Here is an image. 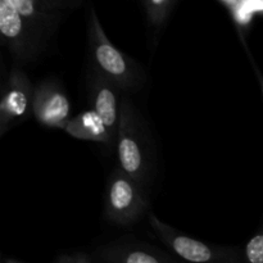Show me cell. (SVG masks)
Returning a JSON list of instances; mask_svg holds the SVG:
<instances>
[{
    "mask_svg": "<svg viewBox=\"0 0 263 263\" xmlns=\"http://www.w3.org/2000/svg\"><path fill=\"white\" fill-rule=\"evenodd\" d=\"M94 257L102 263H181L172 253L151 244L126 239L99 247Z\"/></svg>",
    "mask_w": 263,
    "mask_h": 263,
    "instance_id": "9",
    "label": "cell"
},
{
    "mask_svg": "<svg viewBox=\"0 0 263 263\" xmlns=\"http://www.w3.org/2000/svg\"><path fill=\"white\" fill-rule=\"evenodd\" d=\"M17 12L44 36L53 40L59 26L84 0H9Z\"/></svg>",
    "mask_w": 263,
    "mask_h": 263,
    "instance_id": "7",
    "label": "cell"
},
{
    "mask_svg": "<svg viewBox=\"0 0 263 263\" xmlns=\"http://www.w3.org/2000/svg\"><path fill=\"white\" fill-rule=\"evenodd\" d=\"M148 208L144 187L120 167L113 168L104 195V217L109 223L128 228L138 222Z\"/></svg>",
    "mask_w": 263,
    "mask_h": 263,
    "instance_id": "5",
    "label": "cell"
},
{
    "mask_svg": "<svg viewBox=\"0 0 263 263\" xmlns=\"http://www.w3.org/2000/svg\"><path fill=\"white\" fill-rule=\"evenodd\" d=\"M86 85L91 107L90 109L95 110L102 117L112 135L116 138L120 125L121 104H118L117 98L120 91L94 68L87 72Z\"/></svg>",
    "mask_w": 263,
    "mask_h": 263,
    "instance_id": "10",
    "label": "cell"
},
{
    "mask_svg": "<svg viewBox=\"0 0 263 263\" xmlns=\"http://www.w3.org/2000/svg\"><path fill=\"white\" fill-rule=\"evenodd\" d=\"M253 67H254V71H256V74H257V77H258V81H259V85H261L262 94H263V76H262V73H261V72H259L258 67H257L256 64H254V62H253Z\"/></svg>",
    "mask_w": 263,
    "mask_h": 263,
    "instance_id": "15",
    "label": "cell"
},
{
    "mask_svg": "<svg viewBox=\"0 0 263 263\" xmlns=\"http://www.w3.org/2000/svg\"><path fill=\"white\" fill-rule=\"evenodd\" d=\"M176 3L177 0H141L149 26L156 30L163 27Z\"/></svg>",
    "mask_w": 263,
    "mask_h": 263,
    "instance_id": "12",
    "label": "cell"
},
{
    "mask_svg": "<svg viewBox=\"0 0 263 263\" xmlns=\"http://www.w3.org/2000/svg\"><path fill=\"white\" fill-rule=\"evenodd\" d=\"M67 135L79 140L110 145L116 143V138L95 110L87 109L72 117L63 128Z\"/></svg>",
    "mask_w": 263,
    "mask_h": 263,
    "instance_id": "11",
    "label": "cell"
},
{
    "mask_svg": "<svg viewBox=\"0 0 263 263\" xmlns=\"http://www.w3.org/2000/svg\"><path fill=\"white\" fill-rule=\"evenodd\" d=\"M2 44L17 64L36 62L51 41L17 12L9 0H0Z\"/></svg>",
    "mask_w": 263,
    "mask_h": 263,
    "instance_id": "4",
    "label": "cell"
},
{
    "mask_svg": "<svg viewBox=\"0 0 263 263\" xmlns=\"http://www.w3.org/2000/svg\"><path fill=\"white\" fill-rule=\"evenodd\" d=\"M54 263H92L87 254L76 252V253L62 254L54 261Z\"/></svg>",
    "mask_w": 263,
    "mask_h": 263,
    "instance_id": "14",
    "label": "cell"
},
{
    "mask_svg": "<svg viewBox=\"0 0 263 263\" xmlns=\"http://www.w3.org/2000/svg\"><path fill=\"white\" fill-rule=\"evenodd\" d=\"M35 86L20 67H13L4 82L0 100V136H4L17 122L32 113Z\"/></svg>",
    "mask_w": 263,
    "mask_h": 263,
    "instance_id": "6",
    "label": "cell"
},
{
    "mask_svg": "<svg viewBox=\"0 0 263 263\" xmlns=\"http://www.w3.org/2000/svg\"><path fill=\"white\" fill-rule=\"evenodd\" d=\"M118 167L145 189L152 176V153L145 125L133 100L123 98L116 136Z\"/></svg>",
    "mask_w": 263,
    "mask_h": 263,
    "instance_id": "2",
    "label": "cell"
},
{
    "mask_svg": "<svg viewBox=\"0 0 263 263\" xmlns=\"http://www.w3.org/2000/svg\"><path fill=\"white\" fill-rule=\"evenodd\" d=\"M32 115L44 127L59 128L71 120V102L55 80H43L33 90Z\"/></svg>",
    "mask_w": 263,
    "mask_h": 263,
    "instance_id": "8",
    "label": "cell"
},
{
    "mask_svg": "<svg viewBox=\"0 0 263 263\" xmlns=\"http://www.w3.org/2000/svg\"><path fill=\"white\" fill-rule=\"evenodd\" d=\"M243 253L246 263H263V231L249 239Z\"/></svg>",
    "mask_w": 263,
    "mask_h": 263,
    "instance_id": "13",
    "label": "cell"
},
{
    "mask_svg": "<svg viewBox=\"0 0 263 263\" xmlns=\"http://www.w3.org/2000/svg\"><path fill=\"white\" fill-rule=\"evenodd\" d=\"M148 223L157 239L181 263H246L238 247L205 243L172 228L153 213L148 216Z\"/></svg>",
    "mask_w": 263,
    "mask_h": 263,
    "instance_id": "3",
    "label": "cell"
},
{
    "mask_svg": "<svg viewBox=\"0 0 263 263\" xmlns=\"http://www.w3.org/2000/svg\"><path fill=\"white\" fill-rule=\"evenodd\" d=\"M87 41L92 68L97 69L120 92H136L145 84L143 68L113 45L105 33L102 22L90 7L87 20Z\"/></svg>",
    "mask_w": 263,
    "mask_h": 263,
    "instance_id": "1",
    "label": "cell"
},
{
    "mask_svg": "<svg viewBox=\"0 0 263 263\" xmlns=\"http://www.w3.org/2000/svg\"><path fill=\"white\" fill-rule=\"evenodd\" d=\"M3 263H25V262H21V261H18V259H14V258H4L3 259Z\"/></svg>",
    "mask_w": 263,
    "mask_h": 263,
    "instance_id": "16",
    "label": "cell"
}]
</instances>
